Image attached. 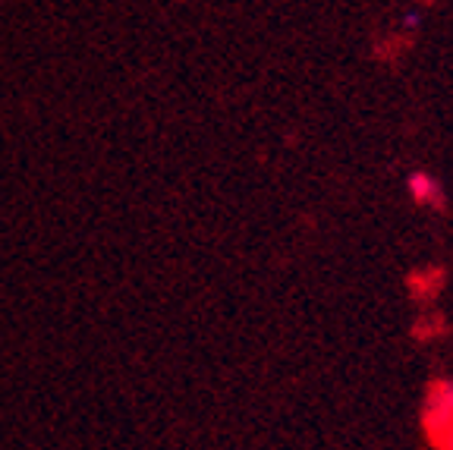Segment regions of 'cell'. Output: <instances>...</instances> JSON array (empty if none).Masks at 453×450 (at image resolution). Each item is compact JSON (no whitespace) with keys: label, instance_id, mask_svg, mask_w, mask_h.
<instances>
[{"label":"cell","instance_id":"6da1fadb","mask_svg":"<svg viewBox=\"0 0 453 450\" xmlns=\"http://www.w3.org/2000/svg\"><path fill=\"white\" fill-rule=\"evenodd\" d=\"M422 425L432 444H438V447H453V384L450 381H438V384L425 394Z\"/></svg>","mask_w":453,"mask_h":450},{"label":"cell","instance_id":"7a4b0ae2","mask_svg":"<svg viewBox=\"0 0 453 450\" xmlns=\"http://www.w3.org/2000/svg\"><path fill=\"white\" fill-rule=\"evenodd\" d=\"M406 190H410L412 202L416 205H428V208H444V192H441V183L428 174H410L406 180Z\"/></svg>","mask_w":453,"mask_h":450},{"label":"cell","instance_id":"3957f363","mask_svg":"<svg viewBox=\"0 0 453 450\" xmlns=\"http://www.w3.org/2000/svg\"><path fill=\"white\" fill-rule=\"evenodd\" d=\"M403 26L410 28V32H416V28L422 26V16H418V13H406L403 16Z\"/></svg>","mask_w":453,"mask_h":450}]
</instances>
